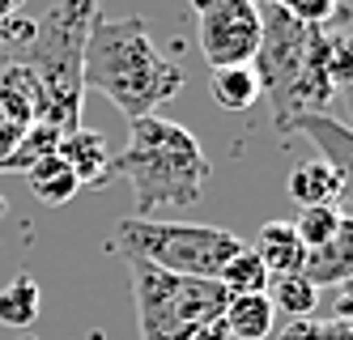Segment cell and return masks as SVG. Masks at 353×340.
<instances>
[{"label":"cell","mask_w":353,"mask_h":340,"mask_svg":"<svg viewBox=\"0 0 353 340\" xmlns=\"http://www.w3.org/2000/svg\"><path fill=\"white\" fill-rule=\"evenodd\" d=\"M0 47H5V17H0Z\"/></svg>","instance_id":"obj_25"},{"label":"cell","mask_w":353,"mask_h":340,"mask_svg":"<svg viewBox=\"0 0 353 340\" xmlns=\"http://www.w3.org/2000/svg\"><path fill=\"white\" fill-rule=\"evenodd\" d=\"M183 340H230V332H225V323H221V319H209V323L192 328Z\"/></svg>","instance_id":"obj_21"},{"label":"cell","mask_w":353,"mask_h":340,"mask_svg":"<svg viewBox=\"0 0 353 340\" xmlns=\"http://www.w3.org/2000/svg\"><path fill=\"white\" fill-rule=\"evenodd\" d=\"M39 310H43V294H39L34 277L21 272V277H13L5 290H0V323H5V328L26 332L39 319Z\"/></svg>","instance_id":"obj_17"},{"label":"cell","mask_w":353,"mask_h":340,"mask_svg":"<svg viewBox=\"0 0 353 340\" xmlns=\"http://www.w3.org/2000/svg\"><path fill=\"white\" fill-rule=\"evenodd\" d=\"M285 192L294 204L302 208H315V204H336L341 200V183L332 174V166H327L323 158H311V162H298L285 179Z\"/></svg>","instance_id":"obj_15"},{"label":"cell","mask_w":353,"mask_h":340,"mask_svg":"<svg viewBox=\"0 0 353 340\" xmlns=\"http://www.w3.org/2000/svg\"><path fill=\"white\" fill-rule=\"evenodd\" d=\"M251 5H256V9H264V5H281V0H251Z\"/></svg>","instance_id":"obj_24"},{"label":"cell","mask_w":353,"mask_h":340,"mask_svg":"<svg viewBox=\"0 0 353 340\" xmlns=\"http://www.w3.org/2000/svg\"><path fill=\"white\" fill-rule=\"evenodd\" d=\"M21 9V0H0V17H13Z\"/></svg>","instance_id":"obj_23"},{"label":"cell","mask_w":353,"mask_h":340,"mask_svg":"<svg viewBox=\"0 0 353 340\" xmlns=\"http://www.w3.org/2000/svg\"><path fill=\"white\" fill-rule=\"evenodd\" d=\"M302 272H307V281L319 285V290H323V285H341V281L353 277V217H349V213H345L341 230H336L323 247L307 251V264H302Z\"/></svg>","instance_id":"obj_10"},{"label":"cell","mask_w":353,"mask_h":340,"mask_svg":"<svg viewBox=\"0 0 353 340\" xmlns=\"http://www.w3.org/2000/svg\"><path fill=\"white\" fill-rule=\"evenodd\" d=\"M217 281H221V290L234 298V294H264L272 277H268V268H264V259L251 251V247H243L239 255L225 259V268L217 272Z\"/></svg>","instance_id":"obj_18"},{"label":"cell","mask_w":353,"mask_h":340,"mask_svg":"<svg viewBox=\"0 0 353 340\" xmlns=\"http://www.w3.org/2000/svg\"><path fill=\"white\" fill-rule=\"evenodd\" d=\"M217 5H221V0H188V9H192L196 17H205V13H213Z\"/></svg>","instance_id":"obj_22"},{"label":"cell","mask_w":353,"mask_h":340,"mask_svg":"<svg viewBox=\"0 0 353 340\" xmlns=\"http://www.w3.org/2000/svg\"><path fill=\"white\" fill-rule=\"evenodd\" d=\"M290 128H294V132H302V137L319 149V158L332 166V174H336V183H341V200L353 204V128H345L341 119L323 115V111L298 115Z\"/></svg>","instance_id":"obj_8"},{"label":"cell","mask_w":353,"mask_h":340,"mask_svg":"<svg viewBox=\"0 0 353 340\" xmlns=\"http://www.w3.org/2000/svg\"><path fill=\"white\" fill-rule=\"evenodd\" d=\"M123 259H128V285H132V302H137L141 340H183L192 328L221 319L225 302H230L221 281L179 277V272H166L132 255H123Z\"/></svg>","instance_id":"obj_5"},{"label":"cell","mask_w":353,"mask_h":340,"mask_svg":"<svg viewBox=\"0 0 353 340\" xmlns=\"http://www.w3.org/2000/svg\"><path fill=\"white\" fill-rule=\"evenodd\" d=\"M81 86L111 98L123 119H141L158 115L162 102L183 90V68L154 47L145 17H94L81 51Z\"/></svg>","instance_id":"obj_1"},{"label":"cell","mask_w":353,"mask_h":340,"mask_svg":"<svg viewBox=\"0 0 353 340\" xmlns=\"http://www.w3.org/2000/svg\"><path fill=\"white\" fill-rule=\"evenodd\" d=\"M209 94L221 111H247L260 102V77L251 64H221L209 72Z\"/></svg>","instance_id":"obj_14"},{"label":"cell","mask_w":353,"mask_h":340,"mask_svg":"<svg viewBox=\"0 0 353 340\" xmlns=\"http://www.w3.org/2000/svg\"><path fill=\"white\" fill-rule=\"evenodd\" d=\"M264 294H268L272 310H281L285 319H307V315H315V306H319V285H311L307 272H281V277H272Z\"/></svg>","instance_id":"obj_16"},{"label":"cell","mask_w":353,"mask_h":340,"mask_svg":"<svg viewBox=\"0 0 353 340\" xmlns=\"http://www.w3.org/2000/svg\"><path fill=\"white\" fill-rule=\"evenodd\" d=\"M341 221H345V213H341L336 204H315V208H302V213H298L294 230H298L302 247L315 251V247H323V243L341 230Z\"/></svg>","instance_id":"obj_19"},{"label":"cell","mask_w":353,"mask_h":340,"mask_svg":"<svg viewBox=\"0 0 353 340\" xmlns=\"http://www.w3.org/2000/svg\"><path fill=\"white\" fill-rule=\"evenodd\" d=\"M21 174H26L30 196H34L39 204H47V208H64V204H72V196L81 192V179L72 174V170L56 158V153H47V158L30 162Z\"/></svg>","instance_id":"obj_12"},{"label":"cell","mask_w":353,"mask_h":340,"mask_svg":"<svg viewBox=\"0 0 353 340\" xmlns=\"http://www.w3.org/2000/svg\"><path fill=\"white\" fill-rule=\"evenodd\" d=\"M221 323L230 332V340H268L276 328V310L268 294H234L221 310Z\"/></svg>","instance_id":"obj_11"},{"label":"cell","mask_w":353,"mask_h":340,"mask_svg":"<svg viewBox=\"0 0 353 340\" xmlns=\"http://www.w3.org/2000/svg\"><path fill=\"white\" fill-rule=\"evenodd\" d=\"M315 30L319 26L298 21L281 5L260 9V47L251 68L260 77V90H268L281 128H290L298 115H315L332 98V81L315 56Z\"/></svg>","instance_id":"obj_4"},{"label":"cell","mask_w":353,"mask_h":340,"mask_svg":"<svg viewBox=\"0 0 353 340\" xmlns=\"http://www.w3.org/2000/svg\"><path fill=\"white\" fill-rule=\"evenodd\" d=\"M98 17V0H56L43 21H34V39L17 51L21 60L43 86V123L72 132L81 128V51L90 21Z\"/></svg>","instance_id":"obj_3"},{"label":"cell","mask_w":353,"mask_h":340,"mask_svg":"<svg viewBox=\"0 0 353 340\" xmlns=\"http://www.w3.org/2000/svg\"><path fill=\"white\" fill-rule=\"evenodd\" d=\"M115 243L123 255L158 264L179 277H209L225 268V259L243 251V239L221 226H192V221H162V217H128L115 226Z\"/></svg>","instance_id":"obj_6"},{"label":"cell","mask_w":353,"mask_h":340,"mask_svg":"<svg viewBox=\"0 0 353 340\" xmlns=\"http://www.w3.org/2000/svg\"><path fill=\"white\" fill-rule=\"evenodd\" d=\"M268 340H353V332H349L345 319H311L307 315V319H290Z\"/></svg>","instance_id":"obj_20"},{"label":"cell","mask_w":353,"mask_h":340,"mask_svg":"<svg viewBox=\"0 0 353 340\" xmlns=\"http://www.w3.org/2000/svg\"><path fill=\"white\" fill-rule=\"evenodd\" d=\"M256 255L264 259L268 277H281V272H302V264H307V247H302L294 221H268L260 230V247Z\"/></svg>","instance_id":"obj_13"},{"label":"cell","mask_w":353,"mask_h":340,"mask_svg":"<svg viewBox=\"0 0 353 340\" xmlns=\"http://www.w3.org/2000/svg\"><path fill=\"white\" fill-rule=\"evenodd\" d=\"M56 158L81 179V188H103L115 170V158L103 141V132H90V128H72V132L60 137Z\"/></svg>","instance_id":"obj_9"},{"label":"cell","mask_w":353,"mask_h":340,"mask_svg":"<svg viewBox=\"0 0 353 340\" xmlns=\"http://www.w3.org/2000/svg\"><path fill=\"white\" fill-rule=\"evenodd\" d=\"M260 47V9L251 0H221L213 13L200 17V51L209 68L251 64Z\"/></svg>","instance_id":"obj_7"},{"label":"cell","mask_w":353,"mask_h":340,"mask_svg":"<svg viewBox=\"0 0 353 340\" xmlns=\"http://www.w3.org/2000/svg\"><path fill=\"white\" fill-rule=\"evenodd\" d=\"M115 170L137 196V217H158V208H188L209 183V158L183 123L162 115L128 119V145Z\"/></svg>","instance_id":"obj_2"}]
</instances>
